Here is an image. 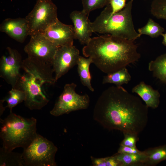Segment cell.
I'll list each match as a JSON object with an SVG mask.
<instances>
[{"mask_svg": "<svg viewBox=\"0 0 166 166\" xmlns=\"http://www.w3.org/2000/svg\"><path fill=\"white\" fill-rule=\"evenodd\" d=\"M148 108L139 97L121 86H113L104 90L98 98L93 117L109 130L138 135L147 125Z\"/></svg>", "mask_w": 166, "mask_h": 166, "instance_id": "6da1fadb", "label": "cell"}, {"mask_svg": "<svg viewBox=\"0 0 166 166\" xmlns=\"http://www.w3.org/2000/svg\"><path fill=\"white\" fill-rule=\"evenodd\" d=\"M134 41L104 34L91 38L82 49V53L90 57L93 63L107 74L134 63L141 55Z\"/></svg>", "mask_w": 166, "mask_h": 166, "instance_id": "7a4b0ae2", "label": "cell"}, {"mask_svg": "<svg viewBox=\"0 0 166 166\" xmlns=\"http://www.w3.org/2000/svg\"><path fill=\"white\" fill-rule=\"evenodd\" d=\"M23 72L15 88L24 92V104L31 110H40L49 101L46 88L56 81L52 65L27 57L23 60Z\"/></svg>", "mask_w": 166, "mask_h": 166, "instance_id": "3957f363", "label": "cell"}, {"mask_svg": "<svg viewBox=\"0 0 166 166\" xmlns=\"http://www.w3.org/2000/svg\"><path fill=\"white\" fill-rule=\"evenodd\" d=\"M133 0H130L122 10L112 14L110 5L106 6L93 22V32L109 34L123 39L134 41L141 36L135 29L132 10Z\"/></svg>", "mask_w": 166, "mask_h": 166, "instance_id": "277c9868", "label": "cell"}, {"mask_svg": "<svg viewBox=\"0 0 166 166\" xmlns=\"http://www.w3.org/2000/svg\"><path fill=\"white\" fill-rule=\"evenodd\" d=\"M0 136L4 148L12 151L21 147L26 148L36 136V118H26L10 112L4 119L0 118Z\"/></svg>", "mask_w": 166, "mask_h": 166, "instance_id": "5b68a950", "label": "cell"}, {"mask_svg": "<svg viewBox=\"0 0 166 166\" xmlns=\"http://www.w3.org/2000/svg\"><path fill=\"white\" fill-rule=\"evenodd\" d=\"M57 147L52 141L38 134L22 153L25 166H56Z\"/></svg>", "mask_w": 166, "mask_h": 166, "instance_id": "8992f818", "label": "cell"}, {"mask_svg": "<svg viewBox=\"0 0 166 166\" xmlns=\"http://www.w3.org/2000/svg\"><path fill=\"white\" fill-rule=\"evenodd\" d=\"M57 8L51 0H38L31 11L26 16L30 36L42 34L57 21Z\"/></svg>", "mask_w": 166, "mask_h": 166, "instance_id": "52a82bcc", "label": "cell"}, {"mask_svg": "<svg viewBox=\"0 0 166 166\" xmlns=\"http://www.w3.org/2000/svg\"><path fill=\"white\" fill-rule=\"evenodd\" d=\"M77 85L72 83L66 84L62 92L56 102L50 114L58 117L70 112L88 108L90 103L88 95H81L75 91Z\"/></svg>", "mask_w": 166, "mask_h": 166, "instance_id": "ba28073f", "label": "cell"}, {"mask_svg": "<svg viewBox=\"0 0 166 166\" xmlns=\"http://www.w3.org/2000/svg\"><path fill=\"white\" fill-rule=\"evenodd\" d=\"M29 42L24 50L28 57L51 65L58 47L41 34L30 36Z\"/></svg>", "mask_w": 166, "mask_h": 166, "instance_id": "9c48e42d", "label": "cell"}, {"mask_svg": "<svg viewBox=\"0 0 166 166\" xmlns=\"http://www.w3.org/2000/svg\"><path fill=\"white\" fill-rule=\"evenodd\" d=\"M7 54L2 56L0 60V77L12 88H15L21 77L23 60L16 49L8 47Z\"/></svg>", "mask_w": 166, "mask_h": 166, "instance_id": "30bf717a", "label": "cell"}, {"mask_svg": "<svg viewBox=\"0 0 166 166\" xmlns=\"http://www.w3.org/2000/svg\"><path fill=\"white\" fill-rule=\"evenodd\" d=\"M80 56L79 50L73 45L58 47L52 63L56 82L77 65Z\"/></svg>", "mask_w": 166, "mask_h": 166, "instance_id": "8fae6325", "label": "cell"}, {"mask_svg": "<svg viewBox=\"0 0 166 166\" xmlns=\"http://www.w3.org/2000/svg\"><path fill=\"white\" fill-rule=\"evenodd\" d=\"M41 34L58 47L73 45L75 39L73 26L64 24L59 20Z\"/></svg>", "mask_w": 166, "mask_h": 166, "instance_id": "7c38bea8", "label": "cell"}, {"mask_svg": "<svg viewBox=\"0 0 166 166\" xmlns=\"http://www.w3.org/2000/svg\"><path fill=\"white\" fill-rule=\"evenodd\" d=\"M88 16L82 10H74L69 16L73 24L75 39H78L81 44L85 45L91 40L93 32Z\"/></svg>", "mask_w": 166, "mask_h": 166, "instance_id": "4fadbf2b", "label": "cell"}, {"mask_svg": "<svg viewBox=\"0 0 166 166\" xmlns=\"http://www.w3.org/2000/svg\"><path fill=\"white\" fill-rule=\"evenodd\" d=\"M0 31L21 43H23L29 35L28 26L25 18L5 19L0 25Z\"/></svg>", "mask_w": 166, "mask_h": 166, "instance_id": "5bb4252c", "label": "cell"}, {"mask_svg": "<svg viewBox=\"0 0 166 166\" xmlns=\"http://www.w3.org/2000/svg\"><path fill=\"white\" fill-rule=\"evenodd\" d=\"M132 91L140 97L148 108L155 109L158 107L160 102L159 92L144 82L141 81L132 88Z\"/></svg>", "mask_w": 166, "mask_h": 166, "instance_id": "9a60e30c", "label": "cell"}, {"mask_svg": "<svg viewBox=\"0 0 166 166\" xmlns=\"http://www.w3.org/2000/svg\"><path fill=\"white\" fill-rule=\"evenodd\" d=\"M144 166H154L166 160V144L149 148L143 151Z\"/></svg>", "mask_w": 166, "mask_h": 166, "instance_id": "2e32d148", "label": "cell"}, {"mask_svg": "<svg viewBox=\"0 0 166 166\" xmlns=\"http://www.w3.org/2000/svg\"><path fill=\"white\" fill-rule=\"evenodd\" d=\"M91 63H93V61L90 57L86 58L80 56L77 62V69L82 84L90 91L93 92L94 90L91 85L89 72V67Z\"/></svg>", "mask_w": 166, "mask_h": 166, "instance_id": "e0dca14e", "label": "cell"}, {"mask_svg": "<svg viewBox=\"0 0 166 166\" xmlns=\"http://www.w3.org/2000/svg\"><path fill=\"white\" fill-rule=\"evenodd\" d=\"M148 69L152 73L154 77L162 82L166 83V53L150 61Z\"/></svg>", "mask_w": 166, "mask_h": 166, "instance_id": "ac0fdd59", "label": "cell"}, {"mask_svg": "<svg viewBox=\"0 0 166 166\" xmlns=\"http://www.w3.org/2000/svg\"><path fill=\"white\" fill-rule=\"evenodd\" d=\"M0 148V166H24L22 153Z\"/></svg>", "mask_w": 166, "mask_h": 166, "instance_id": "d6986e66", "label": "cell"}, {"mask_svg": "<svg viewBox=\"0 0 166 166\" xmlns=\"http://www.w3.org/2000/svg\"><path fill=\"white\" fill-rule=\"evenodd\" d=\"M131 76L126 68L107 74L103 77L102 84L111 83L117 86L127 84L131 80Z\"/></svg>", "mask_w": 166, "mask_h": 166, "instance_id": "ffe728a7", "label": "cell"}, {"mask_svg": "<svg viewBox=\"0 0 166 166\" xmlns=\"http://www.w3.org/2000/svg\"><path fill=\"white\" fill-rule=\"evenodd\" d=\"M114 156L121 163V166H144L145 156L139 154H126L117 152Z\"/></svg>", "mask_w": 166, "mask_h": 166, "instance_id": "44dd1931", "label": "cell"}, {"mask_svg": "<svg viewBox=\"0 0 166 166\" xmlns=\"http://www.w3.org/2000/svg\"><path fill=\"white\" fill-rule=\"evenodd\" d=\"M26 98V94L24 92L17 88H12L9 91L8 95L2 100L7 103L6 108H8L11 111L13 108L24 101Z\"/></svg>", "mask_w": 166, "mask_h": 166, "instance_id": "7402d4cb", "label": "cell"}, {"mask_svg": "<svg viewBox=\"0 0 166 166\" xmlns=\"http://www.w3.org/2000/svg\"><path fill=\"white\" fill-rule=\"evenodd\" d=\"M165 31L164 28L151 18L149 19L146 24L138 30L141 35H146L152 38H156L161 36Z\"/></svg>", "mask_w": 166, "mask_h": 166, "instance_id": "603a6c76", "label": "cell"}, {"mask_svg": "<svg viewBox=\"0 0 166 166\" xmlns=\"http://www.w3.org/2000/svg\"><path fill=\"white\" fill-rule=\"evenodd\" d=\"M150 11L157 19L166 20V0H153L151 5Z\"/></svg>", "mask_w": 166, "mask_h": 166, "instance_id": "cb8c5ba5", "label": "cell"}, {"mask_svg": "<svg viewBox=\"0 0 166 166\" xmlns=\"http://www.w3.org/2000/svg\"><path fill=\"white\" fill-rule=\"evenodd\" d=\"M82 6V11L89 15L92 11L101 8L109 4L110 0H81Z\"/></svg>", "mask_w": 166, "mask_h": 166, "instance_id": "d4e9b609", "label": "cell"}, {"mask_svg": "<svg viewBox=\"0 0 166 166\" xmlns=\"http://www.w3.org/2000/svg\"><path fill=\"white\" fill-rule=\"evenodd\" d=\"M124 138L120 145L131 147H136L137 142L139 140L138 135L132 134L124 133Z\"/></svg>", "mask_w": 166, "mask_h": 166, "instance_id": "484cf974", "label": "cell"}, {"mask_svg": "<svg viewBox=\"0 0 166 166\" xmlns=\"http://www.w3.org/2000/svg\"><path fill=\"white\" fill-rule=\"evenodd\" d=\"M126 0H110L109 5L112 14L119 12L125 7L126 4Z\"/></svg>", "mask_w": 166, "mask_h": 166, "instance_id": "4316f807", "label": "cell"}, {"mask_svg": "<svg viewBox=\"0 0 166 166\" xmlns=\"http://www.w3.org/2000/svg\"><path fill=\"white\" fill-rule=\"evenodd\" d=\"M136 147H131L120 145L117 152L120 153L126 154H139L142 153Z\"/></svg>", "mask_w": 166, "mask_h": 166, "instance_id": "83f0119b", "label": "cell"}, {"mask_svg": "<svg viewBox=\"0 0 166 166\" xmlns=\"http://www.w3.org/2000/svg\"><path fill=\"white\" fill-rule=\"evenodd\" d=\"M93 165L94 166H106V157L101 158H95L91 156Z\"/></svg>", "mask_w": 166, "mask_h": 166, "instance_id": "f1b7e54d", "label": "cell"}, {"mask_svg": "<svg viewBox=\"0 0 166 166\" xmlns=\"http://www.w3.org/2000/svg\"><path fill=\"white\" fill-rule=\"evenodd\" d=\"M106 166H121L120 162L118 161L114 155L106 157Z\"/></svg>", "mask_w": 166, "mask_h": 166, "instance_id": "f546056e", "label": "cell"}, {"mask_svg": "<svg viewBox=\"0 0 166 166\" xmlns=\"http://www.w3.org/2000/svg\"><path fill=\"white\" fill-rule=\"evenodd\" d=\"M4 102L2 100H0V116H1V115H2V114H3V113L5 110L6 108V107H4L3 106L2 103Z\"/></svg>", "mask_w": 166, "mask_h": 166, "instance_id": "4dcf8cb0", "label": "cell"}, {"mask_svg": "<svg viewBox=\"0 0 166 166\" xmlns=\"http://www.w3.org/2000/svg\"><path fill=\"white\" fill-rule=\"evenodd\" d=\"M161 36L163 37L162 44L164 46H166V32L165 33H163Z\"/></svg>", "mask_w": 166, "mask_h": 166, "instance_id": "1f68e13d", "label": "cell"}, {"mask_svg": "<svg viewBox=\"0 0 166 166\" xmlns=\"http://www.w3.org/2000/svg\"><path fill=\"white\" fill-rule=\"evenodd\" d=\"M144 0L146 1V0Z\"/></svg>", "mask_w": 166, "mask_h": 166, "instance_id": "d6a6232c", "label": "cell"}]
</instances>
